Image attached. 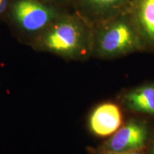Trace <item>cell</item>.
Listing matches in <instances>:
<instances>
[{"label":"cell","mask_w":154,"mask_h":154,"mask_svg":"<svg viewBox=\"0 0 154 154\" xmlns=\"http://www.w3.org/2000/svg\"><path fill=\"white\" fill-rule=\"evenodd\" d=\"M34 47L67 60L92 57L93 24L79 13L60 14L34 40Z\"/></svg>","instance_id":"6da1fadb"},{"label":"cell","mask_w":154,"mask_h":154,"mask_svg":"<svg viewBox=\"0 0 154 154\" xmlns=\"http://www.w3.org/2000/svg\"><path fill=\"white\" fill-rule=\"evenodd\" d=\"M145 51L127 11L93 24L92 57L109 60Z\"/></svg>","instance_id":"7a4b0ae2"},{"label":"cell","mask_w":154,"mask_h":154,"mask_svg":"<svg viewBox=\"0 0 154 154\" xmlns=\"http://www.w3.org/2000/svg\"><path fill=\"white\" fill-rule=\"evenodd\" d=\"M152 134L151 128L147 121L132 118L96 148L114 153L144 151Z\"/></svg>","instance_id":"3957f363"},{"label":"cell","mask_w":154,"mask_h":154,"mask_svg":"<svg viewBox=\"0 0 154 154\" xmlns=\"http://www.w3.org/2000/svg\"><path fill=\"white\" fill-rule=\"evenodd\" d=\"M12 15L22 32L36 35V38L60 15V13L36 0H19L13 7Z\"/></svg>","instance_id":"277c9868"},{"label":"cell","mask_w":154,"mask_h":154,"mask_svg":"<svg viewBox=\"0 0 154 154\" xmlns=\"http://www.w3.org/2000/svg\"><path fill=\"white\" fill-rule=\"evenodd\" d=\"M123 115L119 105L104 102L96 106L90 113L88 126L90 131L98 137H108L122 126Z\"/></svg>","instance_id":"5b68a950"},{"label":"cell","mask_w":154,"mask_h":154,"mask_svg":"<svg viewBox=\"0 0 154 154\" xmlns=\"http://www.w3.org/2000/svg\"><path fill=\"white\" fill-rule=\"evenodd\" d=\"M126 11L146 51H154V0H132Z\"/></svg>","instance_id":"8992f818"},{"label":"cell","mask_w":154,"mask_h":154,"mask_svg":"<svg viewBox=\"0 0 154 154\" xmlns=\"http://www.w3.org/2000/svg\"><path fill=\"white\" fill-rule=\"evenodd\" d=\"M132 0H76L79 13L92 24L127 10Z\"/></svg>","instance_id":"52a82bcc"},{"label":"cell","mask_w":154,"mask_h":154,"mask_svg":"<svg viewBox=\"0 0 154 154\" xmlns=\"http://www.w3.org/2000/svg\"><path fill=\"white\" fill-rule=\"evenodd\" d=\"M120 102L127 111L154 117V82L146 83L127 90L120 96Z\"/></svg>","instance_id":"ba28073f"},{"label":"cell","mask_w":154,"mask_h":154,"mask_svg":"<svg viewBox=\"0 0 154 154\" xmlns=\"http://www.w3.org/2000/svg\"><path fill=\"white\" fill-rule=\"evenodd\" d=\"M87 150L89 154H145L144 151H132L125 152V153H114V152L102 151V150L97 149L96 147H89L88 148Z\"/></svg>","instance_id":"9c48e42d"},{"label":"cell","mask_w":154,"mask_h":154,"mask_svg":"<svg viewBox=\"0 0 154 154\" xmlns=\"http://www.w3.org/2000/svg\"><path fill=\"white\" fill-rule=\"evenodd\" d=\"M144 153L145 154H154V131L152 134L149 145L144 151Z\"/></svg>","instance_id":"30bf717a"},{"label":"cell","mask_w":154,"mask_h":154,"mask_svg":"<svg viewBox=\"0 0 154 154\" xmlns=\"http://www.w3.org/2000/svg\"><path fill=\"white\" fill-rule=\"evenodd\" d=\"M2 0H0V5H1V3H2Z\"/></svg>","instance_id":"8fae6325"}]
</instances>
